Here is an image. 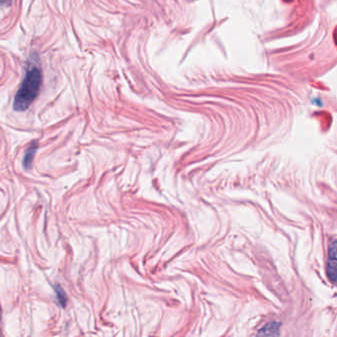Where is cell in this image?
Here are the masks:
<instances>
[{"instance_id": "5", "label": "cell", "mask_w": 337, "mask_h": 337, "mask_svg": "<svg viewBox=\"0 0 337 337\" xmlns=\"http://www.w3.org/2000/svg\"><path fill=\"white\" fill-rule=\"evenodd\" d=\"M55 291H56V294H57V297H58L60 304L62 305L63 308H65L67 306V302H68L67 294L65 293V291L63 290V288L60 285H56Z\"/></svg>"}, {"instance_id": "3", "label": "cell", "mask_w": 337, "mask_h": 337, "mask_svg": "<svg viewBox=\"0 0 337 337\" xmlns=\"http://www.w3.org/2000/svg\"><path fill=\"white\" fill-rule=\"evenodd\" d=\"M37 149H38V144L37 143H34L31 145V147L27 150L26 154H25V157H24V161H23V166H24V168L30 169L32 168V165H33V161H34V158H35V154L37 152Z\"/></svg>"}, {"instance_id": "7", "label": "cell", "mask_w": 337, "mask_h": 337, "mask_svg": "<svg viewBox=\"0 0 337 337\" xmlns=\"http://www.w3.org/2000/svg\"><path fill=\"white\" fill-rule=\"evenodd\" d=\"M0 317H1V309H0Z\"/></svg>"}, {"instance_id": "6", "label": "cell", "mask_w": 337, "mask_h": 337, "mask_svg": "<svg viewBox=\"0 0 337 337\" xmlns=\"http://www.w3.org/2000/svg\"><path fill=\"white\" fill-rule=\"evenodd\" d=\"M12 0H0V5L1 6H9L11 4Z\"/></svg>"}, {"instance_id": "2", "label": "cell", "mask_w": 337, "mask_h": 337, "mask_svg": "<svg viewBox=\"0 0 337 337\" xmlns=\"http://www.w3.org/2000/svg\"><path fill=\"white\" fill-rule=\"evenodd\" d=\"M330 258H329V274L332 281H337V242L334 241L330 246Z\"/></svg>"}, {"instance_id": "4", "label": "cell", "mask_w": 337, "mask_h": 337, "mask_svg": "<svg viewBox=\"0 0 337 337\" xmlns=\"http://www.w3.org/2000/svg\"><path fill=\"white\" fill-rule=\"evenodd\" d=\"M279 331V325L278 324H270L262 329V331L259 333L260 336H277Z\"/></svg>"}, {"instance_id": "1", "label": "cell", "mask_w": 337, "mask_h": 337, "mask_svg": "<svg viewBox=\"0 0 337 337\" xmlns=\"http://www.w3.org/2000/svg\"><path fill=\"white\" fill-rule=\"evenodd\" d=\"M42 83V71L39 67L31 66L15 95L13 102V108L15 111L23 112L31 106L40 93Z\"/></svg>"}]
</instances>
